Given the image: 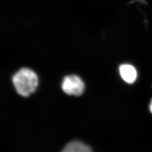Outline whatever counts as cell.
Segmentation results:
<instances>
[{
  "instance_id": "4",
  "label": "cell",
  "mask_w": 152,
  "mask_h": 152,
  "mask_svg": "<svg viewBox=\"0 0 152 152\" xmlns=\"http://www.w3.org/2000/svg\"><path fill=\"white\" fill-rule=\"evenodd\" d=\"M61 152H92L90 147L80 141L71 142L65 146Z\"/></svg>"
},
{
  "instance_id": "3",
  "label": "cell",
  "mask_w": 152,
  "mask_h": 152,
  "mask_svg": "<svg viewBox=\"0 0 152 152\" xmlns=\"http://www.w3.org/2000/svg\"><path fill=\"white\" fill-rule=\"evenodd\" d=\"M120 75L122 79L128 83H132L136 81L137 73L136 68L131 64H125L119 68Z\"/></svg>"
},
{
  "instance_id": "5",
  "label": "cell",
  "mask_w": 152,
  "mask_h": 152,
  "mask_svg": "<svg viewBox=\"0 0 152 152\" xmlns=\"http://www.w3.org/2000/svg\"><path fill=\"white\" fill-rule=\"evenodd\" d=\"M149 109H150V110H151V112L152 113V99L151 100V102L150 103V105H149Z\"/></svg>"
},
{
  "instance_id": "2",
  "label": "cell",
  "mask_w": 152,
  "mask_h": 152,
  "mask_svg": "<svg viewBox=\"0 0 152 152\" xmlns=\"http://www.w3.org/2000/svg\"><path fill=\"white\" fill-rule=\"evenodd\" d=\"M62 89L68 95L80 96L85 90V84L78 76H66L63 81Z\"/></svg>"
},
{
  "instance_id": "1",
  "label": "cell",
  "mask_w": 152,
  "mask_h": 152,
  "mask_svg": "<svg viewBox=\"0 0 152 152\" xmlns=\"http://www.w3.org/2000/svg\"><path fill=\"white\" fill-rule=\"evenodd\" d=\"M12 82L17 92L21 96L27 97L35 91L38 86V79L33 71L24 68L14 75Z\"/></svg>"
}]
</instances>
